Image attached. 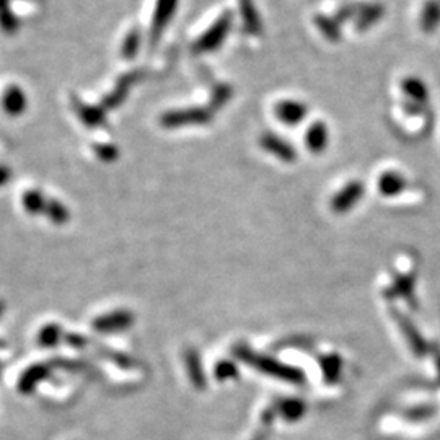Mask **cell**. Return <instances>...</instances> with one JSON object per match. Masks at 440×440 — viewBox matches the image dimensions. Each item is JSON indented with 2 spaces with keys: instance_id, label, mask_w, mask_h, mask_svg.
<instances>
[{
  "instance_id": "obj_1",
  "label": "cell",
  "mask_w": 440,
  "mask_h": 440,
  "mask_svg": "<svg viewBox=\"0 0 440 440\" xmlns=\"http://www.w3.org/2000/svg\"><path fill=\"white\" fill-rule=\"evenodd\" d=\"M237 354L240 355L247 364L256 367V369H258L259 372H263V374L266 375L281 378V380L287 382V383H302V380H305V375L299 369L282 364V362L276 360V359L258 355L245 348L237 349Z\"/></svg>"
},
{
  "instance_id": "obj_2",
  "label": "cell",
  "mask_w": 440,
  "mask_h": 440,
  "mask_svg": "<svg viewBox=\"0 0 440 440\" xmlns=\"http://www.w3.org/2000/svg\"><path fill=\"white\" fill-rule=\"evenodd\" d=\"M232 21H233L232 12H225L224 15H220V18L217 20L215 23L196 41L194 49H196L198 53H209L219 49L222 46V43L225 41V38L228 36V33H230Z\"/></svg>"
},
{
  "instance_id": "obj_3",
  "label": "cell",
  "mask_w": 440,
  "mask_h": 440,
  "mask_svg": "<svg viewBox=\"0 0 440 440\" xmlns=\"http://www.w3.org/2000/svg\"><path fill=\"white\" fill-rule=\"evenodd\" d=\"M362 196H364V183L359 180L349 181L346 186L334 194L331 208L336 214H346L349 209H353L359 203Z\"/></svg>"
},
{
  "instance_id": "obj_4",
  "label": "cell",
  "mask_w": 440,
  "mask_h": 440,
  "mask_svg": "<svg viewBox=\"0 0 440 440\" xmlns=\"http://www.w3.org/2000/svg\"><path fill=\"white\" fill-rule=\"evenodd\" d=\"M259 144L266 152L274 155L276 159H279L284 163H294V161L297 160V152H295V149L287 141H284L282 137L276 136V134L272 132L263 134L259 139Z\"/></svg>"
},
{
  "instance_id": "obj_5",
  "label": "cell",
  "mask_w": 440,
  "mask_h": 440,
  "mask_svg": "<svg viewBox=\"0 0 440 440\" xmlns=\"http://www.w3.org/2000/svg\"><path fill=\"white\" fill-rule=\"evenodd\" d=\"M210 119V113L204 108H189V109H180V111H171V113L165 114L163 122L168 127H178V126H189V124H205Z\"/></svg>"
},
{
  "instance_id": "obj_6",
  "label": "cell",
  "mask_w": 440,
  "mask_h": 440,
  "mask_svg": "<svg viewBox=\"0 0 440 440\" xmlns=\"http://www.w3.org/2000/svg\"><path fill=\"white\" fill-rule=\"evenodd\" d=\"M274 113L282 124L297 126L308 114V108L305 103L295 102V100H282L274 107Z\"/></svg>"
},
{
  "instance_id": "obj_7",
  "label": "cell",
  "mask_w": 440,
  "mask_h": 440,
  "mask_svg": "<svg viewBox=\"0 0 440 440\" xmlns=\"http://www.w3.org/2000/svg\"><path fill=\"white\" fill-rule=\"evenodd\" d=\"M393 318L397 320L398 326L401 328V333L404 334V338L408 339L411 349L417 355V358H422L427 353V344L419 333L416 331V328L413 326V323L409 320H406L403 315L398 313V311H393Z\"/></svg>"
},
{
  "instance_id": "obj_8",
  "label": "cell",
  "mask_w": 440,
  "mask_h": 440,
  "mask_svg": "<svg viewBox=\"0 0 440 440\" xmlns=\"http://www.w3.org/2000/svg\"><path fill=\"white\" fill-rule=\"evenodd\" d=\"M238 4H240V14L245 33H248V35L252 36H259L261 33H263V21H261V16L254 5V0H240Z\"/></svg>"
},
{
  "instance_id": "obj_9",
  "label": "cell",
  "mask_w": 440,
  "mask_h": 440,
  "mask_svg": "<svg viewBox=\"0 0 440 440\" xmlns=\"http://www.w3.org/2000/svg\"><path fill=\"white\" fill-rule=\"evenodd\" d=\"M328 141H330V132L325 122L315 121L307 129V136H305V142L311 154H321L325 152L328 147Z\"/></svg>"
},
{
  "instance_id": "obj_10",
  "label": "cell",
  "mask_w": 440,
  "mask_h": 440,
  "mask_svg": "<svg viewBox=\"0 0 440 440\" xmlns=\"http://www.w3.org/2000/svg\"><path fill=\"white\" fill-rule=\"evenodd\" d=\"M178 0H159L157 9L154 14V23H152V40L155 41L161 35L165 25L168 23L171 15L175 14Z\"/></svg>"
},
{
  "instance_id": "obj_11",
  "label": "cell",
  "mask_w": 440,
  "mask_h": 440,
  "mask_svg": "<svg viewBox=\"0 0 440 440\" xmlns=\"http://www.w3.org/2000/svg\"><path fill=\"white\" fill-rule=\"evenodd\" d=\"M383 14H385V7L382 4H364L359 15L355 16V28L359 31L369 30L383 18Z\"/></svg>"
},
{
  "instance_id": "obj_12",
  "label": "cell",
  "mask_w": 440,
  "mask_h": 440,
  "mask_svg": "<svg viewBox=\"0 0 440 440\" xmlns=\"http://www.w3.org/2000/svg\"><path fill=\"white\" fill-rule=\"evenodd\" d=\"M377 188L383 196L387 198L398 196L401 191H404L406 180L398 173V171H385V173L378 178Z\"/></svg>"
},
{
  "instance_id": "obj_13",
  "label": "cell",
  "mask_w": 440,
  "mask_h": 440,
  "mask_svg": "<svg viewBox=\"0 0 440 440\" xmlns=\"http://www.w3.org/2000/svg\"><path fill=\"white\" fill-rule=\"evenodd\" d=\"M401 88H403L406 97L413 100L417 104L427 102L429 92L426 83L419 79H416V77H406L403 83H401Z\"/></svg>"
},
{
  "instance_id": "obj_14",
  "label": "cell",
  "mask_w": 440,
  "mask_h": 440,
  "mask_svg": "<svg viewBox=\"0 0 440 440\" xmlns=\"http://www.w3.org/2000/svg\"><path fill=\"white\" fill-rule=\"evenodd\" d=\"M313 21L328 41L338 43L341 40V30H339V21L336 18H331V16L326 15H315Z\"/></svg>"
},
{
  "instance_id": "obj_15",
  "label": "cell",
  "mask_w": 440,
  "mask_h": 440,
  "mask_svg": "<svg viewBox=\"0 0 440 440\" xmlns=\"http://www.w3.org/2000/svg\"><path fill=\"white\" fill-rule=\"evenodd\" d=\"M440 23V2L437 0H429L422 9L421 15V26L426 33L436 31V28Z\"/></svg>"
},
{
  "instance_id": "obj_16",
  "label": "cell",
  "mask_w": 440,
  "mask_h": 440,
  "mask_svg": "<svg viewBox=\"0 0 440 440\" xmlns=\"http://www.w3.org/2000/svg\"><path fill=\"white\" fill-rule=\"evenodd\" d=\"M4 108L10 114H20L26 107V98L18 87H10L4 95Z\"/></svg>"
},
{
  "instance_id": "obj_17",
  "label": "cell",
  "mask_w": 440,
  "mask_h": 440,
  "mask_svg": "<svg viewBox=\"0 0 440 440\" xmlns=\"http://www.w3.org/2000/svg\"><path fill=\"white\" fill-rule=\"evenodd\" d=\"M281 413L289 421H297L305 413V406L297 399H287L281 404Z\"/></svg>"
},
{
  "instance_id": "obj_18",
  "label": "cell",
  "mask_w": 440,
  "mask_h": 440,
  "mask_svg": "<svg viewBox=\"0 0 440 440\" xmlns=\"http://www.w3.org/2000/svg\"><path fill=\"white\" fill-rule=\"evenodd\" d=\"M388 291H390L388 294L395 295V297H399V295L408 297L411 291H413V279H411V276H401L399 279L388 289Z\"/></svg>"
},
{
  "instance_id": "obj_19",
  "label": "cell",
  "mask_w": 440,
  "mask_h": 440,
  "mask_svg": "<svg viewBox=\"0 0 440 440\" xmlns=\"http://www.w3.org/2000/svg\"><path fill=\"white\" fill-rule=\"evenodd\" d=\"M323 372H325L326 380H334L339 375V367H341V360L336 355H326L323 359Z\"/></svg>"
},
{
  "instance_id": "obj_20",
  "label": "cell",
  "mask_w": 440,
  "mask_h": 440,
  "mask_svg": "<svg viewBox=\"0 0 440 440\" xmlns=\"http://www.w3.org/2000/svg\"><path fill=\"white\" fill-rule=\"evenodd\" d=\"M362 5H364V4H346V5H343V7L336 12V15H334V18H336L338 21H348L350 18L355 20V16H358L359 12H360Z\"/></svg>"
},
{
  "instance_id": "obj_21",
  "label": "cell",
  "mask_w": 440,
  "mask_h": 440,
  "mask_svg": "<svg viewBox=\"0 0 440 440\" xmlns=\"http://www.w3.org/2000/svg\"><path fill=\"white\" fill-rule=\"evenodd\" d=\"M137 48H139V33L137 31H132L131 35L127 36L124 48H122V54H124V58L131 59L132 55L136 54Z\"/></svg>"
},
{
  "instance_id": "obj_22",
  "label": "cell",
  "mask_w": 440,
  "mask_h": 440,
  "mask_svg": "<svg viewBox=\"0 0 440 440\" xmlns=\"http://www.w3.org/2000/svg\"><path fill=\"white\" fill-rule=\"evenodd\" d=\"M80 111V116L82 118H85L90 126H97L100 124V121H102V116H100L97 111H95V108H90V107H85V104H82V107L79 108Z\"/></svg>"
},
{
  "instance_id": "obj_23",
  "label": "cell",
  "mask_w": 440,
  "mask_h": 440,
  "mask_svg": "<svg viewBox=\"0 0 440 440\" xmlns=\"http://www.w3.org/2000/svg\"><path fill=\"white\" fill-rule=\"evenodd\" d=\"M434 413L432 408H429V406H426V408H421V409H416V411H409V416H414L416 419H424V417H429Z\"/></svg>"
},
{
  "instance_id": "obj_24",
  "label": "cell",
  "mask_w": 440,
  "mask_h": 440,
  "mask_svg": "<svg viewBox=\"0 0 440 440\" xmlns=\"http://www.w3.org/2000/svg\"><path fill=\"white\" fill-rule=\"evenodd\" d=\"M10 178V170L5 168V166H0V185H4Z\"/></svg>"
},
{
  "instance_id": "obj_25",
  "label": "cell",
  "mask_w": 440,
  "mask_h": 440,
  "mask_svg": "<svg viewBox=\"0 0 440 440\" xmlns=\"http://www.w3.org/2000/svg\"><path fill=\"white\" fill-rule=\"evenodd\" d=\"M5 2H7V0H0V7H4Z\"/></svg>"
}]
</instances>
